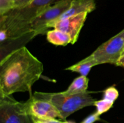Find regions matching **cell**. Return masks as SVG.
Here are the masks:
<instances>
[{
	"instance_id": "1",
	"label": "cell",
	"mask_w": 124,
	"mask_h": 123,
	"mask_svg": "<svg viewBox=\"0 0 124 123\" xmlns=\"http://www.w3.org/2000/svg\"><path fill=\"white\" fill-rule=\"evenodd\" d=\"M44 65L25 47L13 51L0 61V97L29 92L42 75Z\"/></svg>"
},
{
	"instance_id": "2",
	"label": "cell",
	"mask_w": 124,
	"mask_h": 123,
	"mask_svg": "<svg viewBox=\"0 0 124 123\" xmlns=\"http://www.w3.org/2000/svg\"><path fill=\"white\" fill-rule=\"evenodd\" d=\"M59 0H33L21 8L12 9L0 16L1 44L18 41L35 34L31 24L48 7Z\"/></svg>"
},
{
	"instance_id": "3",
	"label": "cell",
	"mask_w": 124,
	"mask_h": 123,
	"mask_svg": "<svg viewBox=\"0 0 124 123\" xmlns=\"http://www.w3.org/2000/svg\"><path fill=\"white\" fill-rule=\"evenodd\" d=\"M42 96L50 100L59 110L60 119L65 120L70 115L88 106H94L96 101L91 95L92 92H86L74 95H66L62 92L48 93L40 92Z\"/></svg>"
},
{
	"instance_id": "4",
	"label": "cell",
	"mask_w": 124,
	"mask_h": 123,
	"mask_svg": "<svg viewBox=\"0 0 124 123\" xmlns=\"http://www.w3.org/2000/svg\"><path fill=\"white\" fill-rule=\"evenodd\" d=\"M124 48V28L107 42L101 45L92 54L85 59L92 60L96 65L110 63L116 65Z\"/></svg>"
},
{
	"instance_id": "5",
	"label": "cell",
	"mask_w": 124,
	"mask_h": 123,
	"mask_svg": "<svg viewBox=\"0 0 124 123\" xmlns=\"http://www.w3.org/2000/svg\"><path fill=\"white\" fill-rule=\"evenodd\" d=\"M0 123H33L24 102L16 101L12 95L0 97Z\"/></svg>"
},
{
	"instance_id": "6",
	"label": "cell",
	"mask_w": 124,
	"mask_h": 123,
	"mask_svg": "<svg viewBox=\"0 0 124 123\" xmlns=\"http://www.w3.org/2000/svg\"><path fill=\"white\" fill-rule=\"evenodd\" d=\"M25 109L30 115L41 119L61 118V114L50 100L42 96L40 92L31 94L30 98L24 102Z\"/></svg>"
},
{
	"instance_id": "7",
	"label": "cell",
	"mask_w": 124,
	"mask_h": 123,
	"mask_svg": "<svg viewBox=\"0 0 124 123\" xmlns=\"http://www.w3.org/2000/svg\"><path fill=\"white\" fill-rule=\"evenodd\" d=\"M73 0H59L48 7L31 24V30L35 35L47 33V25L59 18L65 11L67 10Z\"/></svg>"
},
{
	"instance_id": "8",
	"label": "cell",
	"mask_w": 124,
	"mask_h": 123,
	"mask_svg": "<svg viewBox=\"0 0 124 123\" xmlns=\"http://www.w3.org/2000/svg\"><path fill=\"white\" fill-rule=\"evenodd\" d=\"M88 13H83L73 16L56 22L51 25L50 28L61 30L70 35L71 39V44L78 41L80 31L84 26Z\"/></svg>"
},
{
	"instance_id": "9",
	"label": "cell",
	"mask_w": 124,
	"mask_h": 123,
	"mask_svg": "<svg viewBox=\"0 0 124 123\" xmlns=\"http://www.w3.org/2000/svg\"><path fill=\"white\" fill-rule=\"evenodd\" d=\"M96 2L94 0H73L70 7L65 11L58 19L47 25V28H50L51 25L56 22L64 19L73 16L83 13H89L96 9Z\"/></svg>"
},
{
	"instance_id": "10",
	"label": "cell",
	"mask_w": 124,
	"mask_h": 123,
	"mask_svg": "<svg viewBox=\"0 0 124 123\" xmlns=\"http://www.w3.org/2000/svg\"><path fill=\"white\" fill-rule=\"evenodd\" d=\"M46 34L47 41L54 45L66 46L71 42L70 35L58 29L54 28V30L48 31Z\"/></svg>"
},
{
	"instance_id": "11",
	"label": "cell",
	"mask_w": 124,
	"mask_h": 123,
	"mask_svg": "<svg viewBox=\"0 0 124 123\" xmlns=\"http://www.w3.org/2000/svg\"><path fill=\"white\" fill-rule=\"evenodd\" d=\"M89 79L86 76L80 75L71 82L66 90L62 92L66 95H74L87 92Z\"/></svg>"
},
{
	"instance_id": "12",
	"label": "cell",
	"mask_w": 124,
	"mask_h": 123,
	"mask_svg": "<svg viewBox=\"0 0 124 123\" xmlns=\"http://www.w3.org/2000/svg\"><path fill=\"white\" fill-rule=\"evenodd\" d=\"M95 66H96V65L93 61L84 59L75 65L67 68L65 69L70 71L71 72H78V73H79L81 75L87 77L92 68Z\"/></svg>"
},
{
	"instance_id": "13",
	"label": "cell",
	"mask_w": 124,
	"mask_h": 123,
	"mask_svg": "<svg viewBox=\"0 0 124 123\" xmlns=\"http://www.w3.org/2000/svg\"><path fill=\"white\" fill-rule=\"evenodd\" d=\"M113 102H111L108 100L102 98L100 100H96L94 104V106L96 108V112L99 115H102L108 112L113 106Z\"/></svg>"
},
{
	"instance_id": "14",
	"label": "cell",
	"mask_w": 124,
	"mask_h": 123,
	"mask_svg": "<svg viewBox=\"0 0 124 123\" xmlns=\"http://www.w3.org/2000/svg\"><path fill=\"white\" fill-rule=\"evenodd\" d=\"M119 96V92L115 86H110L104 90L103 98L111 102H115Z\"/></svg>"
},
{
	"instance_id": "15",
	"label": "cell",
	"mask_w": 124,
	"mask_h": 123,
	"mask_svg": "<svg viewBox=\"0 0 124 123\" xmlns=\"http://www.w3.org/2000/svg\"><path fill=\"white\" fill-rule=\"evenodd\" d=\"M14 8V0H0V16L6 14Z\"/></svg>"
},
{
	"instance_id": "16",
	"label": "cell",
	"mask_w": 124,
	"mask_h": 123,
	"mask_svg": "<svg viewBox=\"0 0 124 123\" xmlns=\"http://www.w3.org/2000/svg\"><path fill=\"white\" fill-rule=\"evenodd\" d=\"M99 120H100V115L96 111L86 117L81 123H94Z\"/></svg>"
},
{
	"instance_id": "17",
	"label": "cell",
	"mask_w": 124,
	"mask_h": 123,
	"mask_svg": "<svg viewBox=\"0 0 124 123\" xmlns=\"http://www.w3.org/2000/svg\"><path fill=\"white\" fill-rule=\"evenodd\" d=\"M33 0H14L15 8H21L29 4Z\"/></svg>"
},
{
	"instance_id": "18",
	"label": "cell",
	"mask_w": 124,
	"mask_h": 123,
	"mask_svg": "<svg viewBox=\"0 0 124 123\" xmlns=\"http://www.w3.org/2000/svg\"><path fill=\"white\" fill-rule=\"evenodd\" d=\"M116 65L117 66H121V67L124 68V53L122 54L121 57L119 58L118 61L116 63Z\"/></svg>"
},
{
	"instance_id": "19",
	"label": "cell",
	"mask_w": 124,
	"mask_h": 123,
	"mask_svg": "<svg viewBox=\"0 0 124 123\" xmlns=\"http://www.w3.org/2000/svg\"><path fill=\"white\" fill-rule=\"evenodd\" d=\"M32 118H33V123H49L47 119H38V118H35V117H33V116H32Z\"/></svg>"
},
{
	"instance_id": "20",
	"label": "cell",
	"mask_w": 124,
	"mask_h": 123,
	"mask_svg": "<svg viewBox=\"0 0 124 123\" xmlns=\"http://www.w3.org/2000/svg\"><path fill=\"white\" fill-rule=\"evenodd\" d=\"M49 123H62L63 122L61 121L58 120V119H47Z\"/></svg>"
},
{
	"instance_id": "21",
	"label": "cell",
	"mask_w": 124,
	"mask_h": 123,
	"mask_svg": "<svg viewBox=\"0 0 124 123\" xmlns=\"http://www.w3.org/2000/svg\"><path fill=\"white\" fill-rule=\"evenodd\" d=\"M62 123H75L73 122H71V121H64Z\"/></svg>"
},
{
	"instance_id": "22",
	"label": "cell",
	"mask_w": 124,
	"mask_h": 123,
	"mask_svg": "<svg viewBox=\"0 0 124 123\" xmlns=\"http://www.w3.org/2000/svg\"><path fill=\"white\" fill-rule=\"evenodd\" d=\"M124 50H123V52H122V54H124Z\"/></svg>"
}]
</instances>
